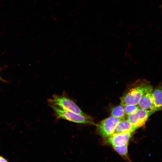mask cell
Here are the masks:
<instances>
[{
  "label": "cell",
  "instance_id": "cell-12",
  "mask_svg": "<svg viewBox=\"0 0 162 162\" xmlns=\"http://www.w3.org/2000/svg\"><path fill=\"white\" fill-rule=\"evenodd\" d=\"M123 106L124 113L127 115L134 113L140 108L138 105H130Z\"/></svg>",
  "mask_w": 162,
  "mask_h": 162
},
{
  "label": "cell",
  "instance_id": "cell-11",
  "mask_svg": "<svg viewBox=\"0 0 162 162\" xmlns=\"http://www.w3.org/2000/svg\"><path fill=\"white\" fill-rule=\"evenodd\" d=\"M128 144L120 146H113L115 150L120 155L127 157Z\"/></svg>",
  "mask_w": 162,
  "mask_h": 162
},
{
  "label": "cell",
  "instance_id": "cell-9",
  "mask_svg": "<svg viewBox=\"0 0 162 162\" xmlns=\"http://www.w3.org/2000/svg\"><path fill=\"white\" fill-rule=\"evenodd\" d=\"M136 130L131 124L126 119H124L120 121L117 124L113 133L120 134L125 132L133 133Z\"/></svg>",
  "mask_w": 162,
  "mask_h": 162
},
{
  "label": "cell",
  "instance_id": "cell-13",
  "mask_svg": "<svg viewBox=\"0 0 162 162\" xmlns=\"http://www.w3.org/2000/svg\"><path fill=\"white\" fill-rule=\"evenodd\" d=\"M7 159L4 158L3 157L0 156V162H8Z\"/></svg>",
  "mask_w": 162,
  "mask_h": 162
},
{
  "label": "cell",
  "instance_id": "cell-5",
  "mask_svg": "<svg viewBox=\"0 0 162 162\" xmlns=\"http://www.w3.org/2000/svg\"><path fill=\"white\" fill-rule=\"evenodd\" d=\"M124 117L117 118L111 116L101 121L98 126L97 130L99 134L106 138L114 133L115 127L120 121Z\"/></svg>",
  "mask_w": 162,
  "mask_h": 162
},
{
  "label": "cell",
  "instance_id": "cell-7",
  "mask_svg": "<svg viewBox=\"0 0 162 162\" xmlns=\"http://www.w3.org/2000/svg\"><path fill=\"white\" fill-rule=\"evenodd\" d=\"M153 91L152 87L148 85L138 104L140 108L152 110L153 102Z\"/></svg>",
  "mask_w": 162,
  "mask_h": 162
},
{
  "label": "cell",
  "instance_id": "cell-8",
  "mask_svg": "<svg viewBox=\"0 0 162 162\" xmlns=\"http://www.w3.org/2000/svg\"><path fill=\"white\" fill-rule=\"evenodd\" d=\"M153 102L152 111L157 112L162 110V87L159 86L153 91Z\"/></svg>",
  "mask_w": 162,
  "mask_h": 162
},
{
  "label": "cell",
  "instance_id": "cell-6",
  "mask_svg": "<svg viewBox=\"0 0 162 162\" xmlns=\"http://www.w3.org/2000/svg\"><path fill=\"white\" fill-rule=\"evenodd\" d=\"M132 133L113 134L106 138V142L113 146H120L128 144Z\"/></svg>",
  "mask_w": 162,
  "mask_h": 162
},
{
  "label": "cell",
  "instance_id": "cell-10",
  "mask_svg": "<svg viewBox=\"0 0 162 162\" xmlns=\"http://www.w3.org/2000/svg\"><path fill=\"white\" fill-rule=\"evenodd\" d=\"M110 114L111 116L115 117H124L125 114L124 106L121 105L115 106L111 109Z\"/></svg>",
  "mask_w": 162,
  "mask_h": 162
},
{
  "label": "cell",
  "instance_id": "cell-14",
  "mask_svg": "<svg viewBox=\"0 0 162 162\" xmlns=\"http://www.w3.org/2000/svg\"><path fill=\"white\" fill-rule=\"evenodd\" d=\"M0 81H1L2 82H7L4 80V79H3L1 76H0Z\"/></svg>",
  "mask_w": 162,
  "mask_h": 162
},
{
  "label": "cell",
  "instance_id": "cell-1",
  "mask_svg": "<svg viewBox=\"0 0 162 162\" xmlns=\"http://www.w3.org/2000/svg\"><path fill=\"white\" fill-rule=\"evenodd\" d=\"M148 85L141 80H137L128 85L124 94L120 98L123 106L138 105Z\"/></svg>",
  "mask_w": 162,
  "mask_h": 162
},
{
  "label": "cell",
  "instance_id": "cell-4",
  "mask_svg": "<svg viewBox=\"0 0 162 162\" xmlns=\"http://www.w3.org/2000/svg\"><path fill=\"white\" fill-rule=\"evenodd\" d=\"M154 112L152 110L140 108L134 113L128 115L126 119L136 130L144 126L149 116Z\"/></svg>",
  "mask_w": 162,
  "mask_h": 162
},
{
  "label": "cell",
  "instance_id": "cell-3",
  "mask_svg": "<svg viewBox=\"0 0 162 162\" xmlns=\"http://www.w3.org/2000/svg\"><path fill=\"white\" fill-rule=\"evenodd\" d=\"M49 106L53 110L56 117L76 123L95 125L92 120L84 116L52 105Z\"/></svg>",
  "mask_w": 162,
  "mask_h": 162
},
{
  "label": "cell",
  "instance_id": "cell-2",
  "mask_svg": "<svg viewBox=\"0 0 162 162\" xmlns=\"http://www.w3.org/2000/svg\"><path fill=\"white\" fill-rule=\"evenodd\" d=\"M48 102L49 105L55 106L83 116L91 120L92 119L90 116L81 110L75 102L68 96L65 91L63 92L61 95L54 94L51 98L48 99Z\"/></svg>",
  "mask_w": 162,
  "mask_h": 162
}]
</instances>
